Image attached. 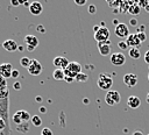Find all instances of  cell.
Here are the masks:
<instances>
[{"instance_id": "6da1fadb", "label": "cell", "mask_w": 149, "mask_h": 135, "mask_svg": "<svg viewBox=\"0 0 149 135\" xmlns=\"http://www.w3.org/2000/svg\"><path fill=\"white\" fill-rule=\"evenodd\" d=\"M0 118L9 125V92L7 90H0Z\"/></svg>"}, {"instance_id": "7a4b0ae2", "label": "cell", "mask_w": 149, "mask_h": 135, "mask_svg": "<svg viewBox=\"0 0 149 135\" xmlns=\"http://www.w3.org/2000/svg\"><path fill=\"white\" fill-rule=\"evenodd\" d=\"M97 85L100 90H104V91H109L112 85H113V78L109 73H106V72H102L99 74L98 77V80H97Z\"/></svg>"}, {"instance_id": "3957f363", "label": "cell", "mask_w": 149, "mask_h": 135, "mask_svg": "<svg viewBox=\"0 0 149 135\" xmlns=\"http://www.w3.org/2000/svg\"><path fill=\"white\" fill-rule=\"evenodd\" d=\"M120 101H121V95L118 91H115V90L107 91V93L105 95V102L108 106H115V105L120 104Z\"/></svg>"}, {"instance_id": "277c9868", "label": "cell", "mask_w": 149, "mask_h": 135, "mask_svg": "<svg viewBox=\"0 0 149 135\" xmlns=\"http://www.w3.org/2000/svg\"><path fill=\"white\" fill-rule=\"evenodd\" d=\"M94 38L98 43L100 42H106L109 40V30L107 27H100V29L94 33Z\"/></svg>"}, {"instance_id": "5b68a950", "label": "cell", "mask_w": 149, "mask_h": 135, "mask_svg": "<svg viewBox=\"0 0 149 135\" xmlns=\"http://www.w3.org/2000/svg\"><path fill=\"white\" fill-rule=\"evenodd\" d=\"M109 61L114 66H122L126 63V56L122 52H113L109 57Z\"/></svg>"}, {"instance_id": "8992f818", "label": "cell", "mask_w": 149, "mask_h": 135, "mask_svg": "<svg viewBox=\"0 0 149 135\" xmlns=\"http://www.w3.org/2000/svg\"><path fill=\"white\" fill-rule=\"evenodd\" d=\"M114 33H115V35H116L118 37H120V38H127V37L130 35V34H129V28H128V26H127L126 23H119V24L115 27Z\"/></svg>"}, {"instance_id": "52a82bcc", "label": "cell", "mask_w": 149, "mask_h": 135, "mask_svg": "<svg viewBox=\"0 0 149 135\" xmlns=\"http://www.w3.org/2000/svg\"><path fill=\"white\" fill-rule=\"evenodd\" d=\"M27 70H28L29 74L38 76V74H41V72L43 70V66H42V64L37 59H31V63H30V65H29V68Z\"/></svg>"}, {"instance_id": "ba28073f", "label": "cell", "mask_w": 149, "mask_h": 135, "mask_svg": "<svg viewBox=\"0 0 149 135\" xmlns=\"http://www.w3.org/2000/svg\"><path fill=\"white\" fill-rule=\"evenodd\" d=\"M52 63H54V65L56 66V69H62V70L66 69V68L69 66V64H70L69 59H68L66 57H63V56H56V57L54 58Z\"/></svg>"}, {"instance_id": "9c48e42d", "label": "cell", "mask_w": 149, "mask_h": 135, "mask_svg": "<svg viewBox=\"0 0 149 135\" xmlns=\"http://www.w3.org/2000/svg\"><path fill=\"white\" fill-rule=\"evenodd\" d=\"M111 40L106 41V42H100L98 43V50H99V54L101 56H108L111 54Z\"/></svg>"}, {"instance_id": "30bf717a", "label": "cell", "mask_w": 149, "mask_h": 135, "mask_svg": "<svg viewBox=\"0 0 149 135\" xmlns=\"http://www.w3.org/2000/svg\"><path fill=\"white\" fill-rule=\"evenodd\" d=\"M13 66L10 63H2L0 64V76H2L3 78H10L12 77V71H13Z\"/></svg>"}, {"instance_id": "8fae6325", "label": "cell", "mask_w": 149, "mask_h": 135, "mask_svg": "<svg viewBox=\"0 0 149 135\" xmlns=\"http://www.w3.org/2000/svg\"><path fill=\"white\" fill-rule=\"evenodd\" d=\"M123 83L127 87H134L137 84V77L134 73H126L123 76Z\"/></svg>"}, {"instance_id": "7c38bea8", "label": "cell", "mask_w": 149, "mask_h": 135, "mask_svg": "<svg viewBox=\"0 0 149 135\" xmlns=\"http://www.w3.org/2000/svg\"><path fill=\"white\" fill-rule=\"evenodd\" d=\"M2 48H3L6 51L13 52V51L17 50L19 45H17V43L15 42V40H10V38H9V40H6V41L2 42Z\"/></svg>"}, {"instance_id": "4fadbf2b", "label": "cell", "mask_w": 149, "mask_h": 135, "mask_svg": "<svg viewBox=\"0 0 149 135\" xmlns=\"http://www.w3.org/2000/svg\"><path fill=\"white\" fill-rule=\"evenodd\" d=\"M29 12H30V14H33V15H40V14L43 12V6H42V3L38 2V1H33V2L30 3V6H29Z\"/></svg>"}, {"instance_id": "5bb4252c", "label": "cell", "mask_w": 149, "mask_h": 135, "mask_svg": "<svg viewBox=\"0 0 149 135\" xmlns=\"http://www.w3.org/2000/svg\"><path fill=\"white\" fill-rule=\"evenodd\" d=\"M126 43H127L128 47H132V48H139L140 44H141V42H140V40L137 38L136 34H130V35L126 38Z\"/></svg>"}, {"instance_id": "9a60e30c", "label": "cell", "mask_w": 149, "mask_h": 135, "mask_svg": "<svg viewBox=\"0 0 149 135\" xmlns=\"http://www.w3.org/2000/svg\"><path fill=\"white\" fill-rule=\"evenodd\" d=\"M127 105H128V107H130V108H133V109H136V108L140 107L141 100H140V98L136 97V95H130V97H128V99H127Z\"/></svg>"}, {"instance_id": "2e32d148", "label": "cell", "mask_w": 149, "mask_h": 135, "mask_svg": "<svg viewBox=\"0 0 149 135\" xmlns=\"http://www.w3.org/2000/svg\"><path fill=\"white\" fill-rule=\"evenodd\" d=\"M24 43H26V45H30V47L36 48L38 45V38L35 35H26L24 36Z\"/></svg>"}, {"instance_id": "e0dca14e", "label": "cell", "mask_w": 149, "mask_h": 135, "mask_svg": "<svg viewBox=\"0 0 149 135\" xmlns=\"http://www.w3.org/2000/svg\"><path fill=\"white\" fill-rule=\"evenodd\" d=\"M128 55L133 59H139L141 57V52H140V49L139 48H130L129 51H128Z\"/></svg>"}, {"instance_id": "ac0fdd59", "label": "cell", "mask_w": 149, "mask_h": 135, "mask_svg": "<svg viewBox=\"0 0 149 135\" xmlns=\"http://www.w3.org/2000/svg\"><path fill=\"white\" fill-rule=\"evenodd\" d=\"M141 7L139 6V3H133L130 7H129V9H128V13L129 14H132V15H139L140 13H141Z\"/></svg>"}, {"instance_id": "d6986e66", "label": "cell", "mask_w": 149, "mask_h": 135, "mask_svg": "<svg viewBox=\"0 0 149 135\" xmlns=\"http://www.w3.org/2000/svg\"><path fill=\"white\" fill-rule=\"evenodd\" d=\"M52 77L56 80H64L65 74H64V71L62 69H55V71L52 72Z\"/></svg>"}, {"instance_id": "ffe728a7", "label": "cell", "mask_w": 149, "mask_h": 135, "mask_svg": "<svg viewBox=\"0 0 149 135\" xmlns=\"http://www.w3.org/2000/svg\"><path fill=\"white\" fill-rule=\"evenodd\" d=\"M15 129L19 132V133H22V134H26L29 132V123L28 122H23L19 126H15Z\"/></svg>"}, {"instance_id": "44dd1931", "label": "cell", "mask_w": 149, "mask_h": 135, "mask_svg": "<svg viewBox=\"0 0 149 135\" xmlns=\"http://www.w3.org/2000/svg\"><path fill=\"white\" fill-rule=\"evenodd\" d=\"M12 121H13V123H15V126H19V125L23 123V120H22V118H21L19 111L15 112V113L13 114V116H12Z\"/></svg>"}, {"instance_id": "7402d4cb", "label": "cell", "mask_w": 149, "mask_h": 135, "mask_svg": "<svg viewBox=\"0 0 149 135\" xmlns=\"http://www.w3.org/2000/svg\"><path fill=\"white\" fill-rule=\"evenodd\" d=\"M30 122H31L33 126H35V127H40V126L42 125V119H41L38 115H34V116H31Z\"/></svg>"}, {"instance_id": "603a6c76", "label": "cell", "mask_w": 149, "mask_h": 135, "mask_svg": "<svg viewBox=\"0 0 149 135\" xmlns=\"http://www.w3.org/2000/svg\"><path fill=\"white\" fill-rule=\"evenodd\" d=\"M30 63H31V59L29 58V57H21V59H20V65L21 66H23V68H29V65H30Z\"/></svg>"}, {"instance_id": "cb8c5ba5", "label": "cell", "mask_w": 149, "mask_h": 135, "mask_svg": "<svg viewBox=\"0 0 149 135\" xmlns=\"http://www.w3.org/2000/svg\"><path fill=\"white\" fill-rule=\"evenodd\" d=\"M87 79H88V76H87L86 73H83V72L78 73V74L76 76V78H74V80H77V81H80V83H85Z\"/></svg>"}, {"instance_id": "d4e9b609", "label": "cell", "mask_w": 149, "mask_h": 135, "mask_svg": "<svg viewBox=\"0 0 149 135\" xmlns=\"http://www.w3.org/2000/svg\"><path fill=\"white\" fill-rule=\"evenodd\" d=\"M19 112H20V115H21L23 122H28V121L31 120V116H30L29 112H27V111H19Z\"/></svg>"}, {"instance_id": "484cf974", "label": "cell", "mask_w": 149, "mask_h": 135, "mask_svg": "<svg viewBox=\"0 0 149 135\" xmlns=\"http://www.w3.org/2000/svg\"><path fill=\"white\" fill-rule=\"evenodd\" d=\"M8 86H7V79L3 78L2 76H0V90H7Z\"/></svg>"}, {"instance_id": "4316f807", "label": "cell", "mask_w": 149, "mask_h": 135, "mask_svg": "<svg viewBox=\"0 0 149 135\" xmlns=\"http://www.w3.org/2000/svg\"><path fill=\"white\" fill-rule=\"evenodd\" d=\"M41 135H54V133H52V130H51L50 128L44 127V128H42V130H41Z\"/></svg>"}, {"instance_id": "83f0119b", "label": "cell", "mask_w": 149, "mask_h": 135, "mask_svg": "<svg viewBox=\"0 0 149 135\" xmlns=\"http://www.w3.org/2000/svg\"><path fill=\"white\" fill-rule=\"evenodd\" d=\"M136 36H137V38L140 40V42L142 43V42H144L146 40H147V35H146V33H136Z\"/></svg>"}, {"instance_id": "f1b7e54d", "label": "cell", "mask_w": 149, "mask_h": 135, "mask_svg": "<svg viewBox=\"0 0 149 135\" xmlns=\"http://www.w3.org/2000/svg\"><path fill=\"white\" fill-rule=\"evenodd\" d=\"M87 12L90 13V14H94L95 12H97V7H95V5H88L87 6Z\"/></svg>"}, {"instance_id": "f546056e", "label": "cell", "mask_w": 149, "mask_h": 135, "mask_svg": "<svg viewBox=\"0 0 149 135\" xmlns=\"http://www.w3.org/2000/svg\"><path fill=\"white\" fill-rule=\"evenodd\" d=\"M118 47H119L121 50H127V48H128V45H127L126 41H120V42L118 43Z\"/></svg>"}, {"instance_id": "4dcf8cb0", "label": "cell", "mask_w": 149, "mask_h": 135, "mask_svg": "<svg viewBox=\"0 0 149 135\" xmlns=\"http://www.w3.org/2000/svg\"><path fill=\"white\" fill-rule=\"evenodd\" d=\"M21 87H22V86H21V83H20V81H15V83L13 84V88L16 90V91L21 90Z\"/></svg>"}, {"instance_id": "1f68e13d", "label": "cell", "mask_w": 149, "mask_h": 135, "mask_svg": "<svg viewBox=\"0 0 149 135\" xmlns=\"http://www.w3.org/2000/svg\"><path fill=\"white\" fill-rule=\"evenodd\" d=\"M129 24H130V26H134V27H136V26H137V19H135V17H132V19L129 20Z\"/></svg>"}, {"instance_id": "d6a6232c", "label": "cell", "mask_w": 149, "mask_h": 135, "mask_svg": "<svg viewBox=\"0 0 149 135\" xmlns=\"http://www.w3.org/2000/svg\"><path fill=\"white\" fill-rule=\"evenodd\" d=\"M74 3L78 6H84L86 5V0H74Z\"/></svg>"}, {"instance_id": "836d02e7", "label": "cell", "mask_w": 149, "mask_h": 135, "mask_svg": "<svg viewBox=\"0 0 149 135\" xmlns=\"http://www.w3.org/2000/svg\"><path fill=\"white\" fill-rule=\"evenodd\" d=\"M144 30H146V26H144V24H141V26H139V28H137V34H139V33H144Z\"/></svg>"}, {"instance_id": "e575fe53", "label": "cell", "mask_w": 149, "mask_h": 135, "mask_svg": "<svg viewBox=\"0 0 149 135\" xmlns=\"http://www.w3.org/2000/svg\"><path fill=\"white\" fill-rule=\"evenodd\" d=\"M20 76V72L17 70H13L12 71V78H17Z\"/></svg>"}, {"instance_id": "d590c367", "label": "cell", "mask_w": 149, "mask_h": 135, "mask_svg": "<svg viewBox=\"0 0 149 135\" xmlns=\"http://www.w3.org/2000/svg\"><path fill=\"white\" fill-rule=\"evenodd\" d=\"M143 58H144V62H146V63L149 65V50H148V51L144 54V57H143Z\"/></svg>"}, {"instance_id": "8d00e7d4", "label": "cell", "mask_w": 149, "mask_h": 135, "mask_svg": "<svg viewBox=\"0 0 149 135\" xmlns=\"http://www.w3.org/2000/svg\"><path fill=\"white\" fill-rule=\"evenodd\" d=\"M36 29H37V31H40V33H45V29H44V27H43L42 24H38Z\"/></svg>"}, {"instance_id": "74e56055", "label": "cell", "mask_w": 149, "mask_h": 135, "mask_svg": "<svg viewBox=\"0 0 149 135\" xmlns=\"http://www.w3.org/2000/svg\"><path fill=\"white\" fill-rule=\"evenodd\" d=\"M38 111H40V113H42V114H45V113H47V108H45L44 106H41Z\"/></svg>"}, {"instance_id": "f35d334b", "label": "cell", "mask_w": 149, "mask_h": 135, "mask_svg": "<svg viewBox=\"0 0 149 135\" xmlns=\"http://www.w3.org/2000/svg\"><path fill=\"white\" fill-rule=\"evenodd\" d=\"M10 5H12V6H19V5H20V1H16V0H12V1H10Z\"/></svg>"}, {"instance_id": "ab89813d", "label": "cell", "mask_w": 149, "mask_h": 135, "mask_svg": "<svg viewBox=\"0 0 149 135\" xmlns=\"http://www.w3.org/2000/svg\"><path fill=\"white\" fill-rule=\"evenodd\" d=\"M64 80H65V81H68V83H72L74 79H73V78H71V77H64Z\"/></svg>"}, {"instance_id": "60d3db41", "label": "cell", "mask_w": 149, "mask_h": 135, "mask_svg": "<svg viewBox=\"0 0 149 135\" xmlns=\"http://www.w3.org/2000/svg\"><path fill=\"white\" fill-rule=\"evenodd\" d=\"M99 29H100V26H98V24H94V26H93V31H94V33H97Z\"/></svg>"}, {"instance_id": "b9f144b4", "label": "cell", "mask_w": 149, "mask_h": 135, "mask_svg": "<svg viewBox=\"0 0 149 135\" xmlns=\"http://www.w3.org/2000/svg\"><path fill=\"white\" fill-rule=\"evenodd\" d=\"M83 102H84V105H88L90 104V99L88 98H84L83 99Z\"/></svg>"}, {"instance_id": "7bdbcfd3", "label": "cell", "mask_w": 149, "mask_h": 135, "mask_svg": "<svg viewBox=\"0 0 149 135\" xmlns=\"http://www.w3.org/2000/svg\"><path fill=\"white\" fill-rule=\"evenodd\" d=\"M27 50H28L29 52H31V51L35 50V48H34V47H30V45H27Z\"/></svg>"}, {"instance_id": "ee69618b", "label": "cell", "mask_w": 149, "mask_h": 135, "mask_svg": "<svg viewBox=\"0 0 149 135\" xmlns=\"http://www.w3.org/2000/svg\"><path fill=\"white\" fill-rule=\"evenodd\" d=\"M119 23H120V22H119V21H118V20H116V19H113V24H114V26H115V27H116V26H118V24H119Z\"/></svg>"}, {"instance_id": "f6af8a7d", "label": "cell", "mask_w": 149, "mask_h": 135, "mask_svg": "<svg viewBox=\"0 0 149 135\" xmlns=\"http://www.w3.org/2000/svg\"><path fill=\"white\" fill-rule=\"evenodd\" d=\"M133 135H143V134H142V132H140V130H137V132H135V133H134Z\"/></svg>"}, {"instance_id": "bcb514c9", "label": "cell", "mask_w": 149, "mask_h": 135, "mask_svg": "<svg viewBox=\"0 0 149 135\" xmlns=\"http://www.w3.org/2000/svg\"><path fill=\"white\" fill-rule=\"evenodd\" d=\"M36 101H37V102H41V101H42V98H41V97H36Z\"/></svg>"}, {"instance_id": "7dc6e473", "label": "cell", "mask_w": 149, "mask_h": 135, "mask_svg": "<svg viewBox=\"0 0 149 135\" xmlns=\"http://www.w3.org/2000/svg\"><path fill=\"white\" fill-rule=\"evenodd\" d=\"M17 50H19V51H22V50H23V47H21V45H19V48H17Z\"/></svg>"}, {"instance_id": "c3c4849f", "label": "cell", "mask_w": 149, "mask_h": 135, "mask_svg": "<svg viewBox=\"0 0 149 135\" xmlns=\"http://www.w3.org/2000/svg\"><path fill=\"white\" fill-rule=\"evenodd\" d=\"M147 102L149 104V92H148V94H147Z\"/></svg>"}, {"instance_id": "681fc988", "label": "cell", "mask_w": 149, "mask_h": 135, "mask_svg": "<svg viewBox=\"0 0 149 135\" xmlns=\"http://www.w3.org/2000/svg\"><path fill=\"white\" fill-rule=\"evenodd\" d=\"M146 10H147V12H149V5H148V6L146 7Z\"/></svg>"}, {"instance_id": "f907efd6", "label": "cell", "mask_w": 149, "mask_h": 135, "mask_svg": "<svg viewBox=\"0 0 149 135\" xmlns=\"http://www.w3.org/2000/svg\"><path fill=\"white\" fill-rule=\"evenodd\" d=\"M148 80H149V73H148Z\"/></svg>"}]
</instances>
